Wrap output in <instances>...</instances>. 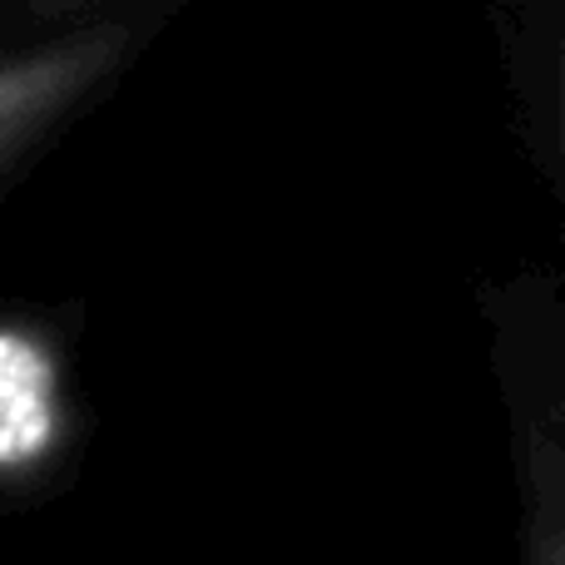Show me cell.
<instances>
[{"instance_id":"6da1fadb","label":"cell","mask_w":565,"mask_h":565,"mask_svg":"<svg viewBox=\"0 0 565 565\" xmlns=\"http://www.w3.org/2000/svg\"><path fill=\"white\" fill-rule=\"evenodd\" d=\"M50 437V367L40 348L0 332V461H25Z\"/></svg>"}]
</instances>
